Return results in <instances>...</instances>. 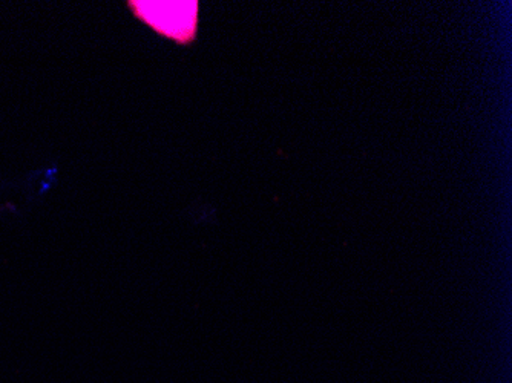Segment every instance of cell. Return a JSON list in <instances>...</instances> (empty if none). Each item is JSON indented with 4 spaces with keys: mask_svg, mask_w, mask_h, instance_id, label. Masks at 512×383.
<instances>
[{
    "mask_svg": "<svg viewBox=\"0 0 512 383\" xmlns=\"http://www.w3.org/2000/svg\"><path fill=\"white\" fill-rule=\"evenodd\" d=\"M134 16L151 30L178 45H189L197 37L198 2H129Z\"/></svg>",
    "mask_w": 512,
    "mask_h": 383,
    "instance_id": "6da1fadb",
    "label": "cell"
}]
</instances>
